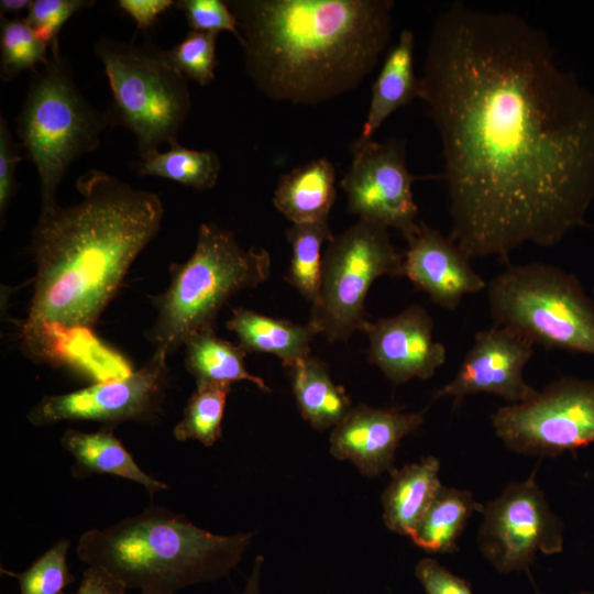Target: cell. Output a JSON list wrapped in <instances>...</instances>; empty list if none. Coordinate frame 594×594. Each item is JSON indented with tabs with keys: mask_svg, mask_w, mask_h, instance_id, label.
I'll return each mask as SVG.
<instances>
[{
	"mask_svg": "<svg viewBox=\"0 0 594 594\" xmlns=\"http://www.w3.org/2000/svg\"><path fill=\"white\" fill-rule=\"evenodd\" d=\"M420 80L439 132L449 238L472 260L552 246L594 198V94L546 34L455 2L437 18Z\"/></svg>",
	"mask_w": 594,
	"mask_h": 594,
	"instance_id": "cell-1",
	"label": "cell"
},
{
	"mask_svg": "<svg viewBox=\"0 0 594 594\" xmlns=\"http://www.w3.org/2000/svg\"><path fill=\"white\" fill-rule=\"evenodd\" d=\"M76 188L77 202L41 210L32 231L35 275L25 324L92 329L161 229L164 208L155 193L98 169L81 174Z\"/></svg>",
	"mask_w": 594,
	"mask_h": 594,
	"instance_id": "cell-2",
	"label": "cell"
},
{
	"mask_svg": "<svg viewBox=\"0 0 594 594\" xmlns=\"http://www.w3.org/2000/svg\"><path fill=\"white\" fill-rule=\"evenodd\" d=\"M226 2L248 76L275 101L314 106L355 89L391 38V0Z\"/></svg>",
	"mask_w": 594,
	"mask_h": 594,
	"instance_id": "cell-3",
	"label": "cell"
},
{
	"mask_svg": "<svg viewBox=\"0 0 594 594\" xmlns=\"http://www.w3.org/2000/svg\"><path fill=\"white\" fill-rule=\"evenodd\" d=\"M253 534L216 535L164 507L151 506L102 529H90L77 544L78 558L98 565L128 590L175 594L219 580L241 561Z\"/></svg>",
	"mask_w": 594,
	"mask_h": 594,
	"instance_id": "cell-4",
	"label": "cell"
},
{
	"mask_svg": "<svg viewBox=\"0 0 594 594\" xmlns=\"http://www.w3.org/2000/svg\"><path fill=\"white\" fill-rule=\"evenodd\" d=\"M271 263L265 249H243L232 232L201 223L193 254L170 266L167 288L153 300L156 317L145 338L154 353L168 358L190 336L215 329L223 305L265 282Z\"/></svg>",
	"mask_w": 594,
	"mask_h": 594,
	"instance_id": "cell-5",
	"label": "cell"
},
{
	"mask_svg": "<svg viewBox=\"0 0 594 594\" xmlns=\"http://www.w3.org/2000/svg\"><path fill=\"white\" fill-rule=\"evenodd\" d=\"M107 113L97 110L73 80L58 40L30 84L16 119V132L36 168L41 210L57 204L56 193L69 166L98 148Z\"/></svg>",
	"mask_w": 594,
	"mask_h": 594,
	"instance_id": "cell-6",
	"label": "cell"
},
{
	"mask_svg": "<svg viewBox=\"0 0 594 594\" xmlns=\"http://www.w3.org/2000/svg\"><path fill=\"white\" fill-rule=\"evenodd\" d=\"M112 94L106 111L110 125L135 138L141 160L177 143L191 101L187 78L169 62L166 51L151 41L141 45L101 36L95 43Z\"/></svg>",
	"mask_w": 594,
	"mask_h": 594,
	"instance_id": "cell-7",
	"label": "cell"
},
{
	"mask_svg": "<svg viewBox=\"0 0 594 594\" xmlns=\"http://www.w3.org/2000/svg\"><path fill=\"white\" fill-rule=\"evenodd\" d=\"M495 326L534 344L594 356V301L562 268L531 262L508 265L487 286Z\"/></svg>",
	"mask_w": 594,
	"mask_h": 594,
	"instance_id": "cell-8",
	"label": "cell"
},
{
	"mask_svg": "<svg viewBox=\"0 0 594 594\" xmlns=\"http://www.w3.org/2000/svg\"><path fill=\"white\" fill-rule=\"evenodd\" d=\"M381 276H404V252L388 229L359 220L328 242L308 322L329 342L348 341L367 322L365 299Z\"/></svg>",
	"mask_w": 594,
	"mask_h": 594,
	"instance_id": "cell-9",
	"label": "cell"
},
{
	"mask_svg": "<svg viewBox=\"0 0 594 594\" xmlns=\"http://www.w3.org/2000/svg\"><path fill=\"white\" fill-rule=\"evenodd\" d=\"M505 447L519 454L557 457L594 443V381L560 378L531 398L491 416Z\"/></svg>",
	"mask_w": 594,
	"mask_h": 594,
	"instance_id": "cell-10",
	"label": "cell"
},
{
	"mask_svg": "<svg viewBox=\"0 0 594 594\" xmlns=\"http://www.w3.org/2000/svg\"><path fill=\"white\" fill-rule=\"evenodd\" d=\"M477 546L499 573L528 570L538 552L557 554L564 544L563 522L530 477L508 484L483 509Z\"/></svg>",
	"mask_w": 594,
	"mask_h": 594,
	"instance_id": "cell-11",
	"label": "cell"
},
{
	"mask_svg": "<svg viewBox=\"0 0 594 594\" xmlns=\"http://www.w3.org/2000/svg\"><path fill=\"white\" fill-rule=\"evenodd\" d=\"M352 163L340 185L348 210L385 229H396L406 239L418 227V206L413 195V176L400 140H369L351 145Z\"/></svg>",
	"mask_w": 594,
	"mask_h": 594,
	"instance_id": "cell-12",
	"label": "cell"
},
{
	"mask_svg": "<svg viewBox=\"0 0 594 594\" xmlns=\"http://www.w3.org/2000/svg\"><path fill=\"white\" fill-rule=\"evenodd\" d=\"M168 383L167 358L154 353L130 375L66 394L46 395L29 411L33 426L61 421H97L114 426L123 421L145 422L161 410Z\"/></svg>",
	"mask_w": 594,
	"mask_h": 594,
	"instance_id": "cell-13",
	"label": "cell"
},
{
	"mask_svg": "<svg viewBox=\"0 0 594 594\" xmlns=\"http://www.w3.org/2000/svg\"><path fill=\"white\" fill-rule=\"evenodd\" d=\"M535 344L516 331L501 326L480 330L454 377L433 394L450 397L453 406L471 395L492 394L509 404L531 398L537 389L524 378V369Z\"/></svg>",
	"mask_w": 594,
	"mask_h": 594,
	"instance_id": "cell-14",
	"label": "cell"
},
{
	"mask_svg": "<svg viewBox=\"0 0 594 594\" xmlns=\"http://www.w3.org/2000/svg\"><path fill=\"white\" fill-rule=\"evenodd\" d=\"M367 356L395 385L413 378L427 380L446 362V346L433 339V320L414 304L396 316L369 321Z\"/></svg>",
	"mask_w": 594,
	"mask_h": 594,
	"instance_id": "cell-15",
	"label": "cell"
},
{
	"mask_svg": "<svg viewBox=\"0 0 594 594\" xmlns=\"http://www.w3.org/2000/svg\"><path fill=\"white\" fill-rule=\"evenodd\" d=\"M424 421V411L353 406L332 428L330 453L338 460L350 461L364 476H380L394 469L399 443Z\"/></svg>",
	"mask_w": 594,
	"mask_h": 594,
	"instance_id": "cell-16",
	"label": "cell"
},
{
	"mask_svg": "<svg viewBox=\"0 0 594 594\" xmlns=\"http://www.w3.org/2000/svg\"><path fill=\"white\" fill-rule=\"evenodd\" d=\"M406 241L404 276L437 306L454 310L464 296L487 287L471 258L440 231L419 222Z\"/></svg>",
	"mask_w": 594,
	"mask_h": 594,
	"instance_id": "cell-17",
	"label": "cell"
},
{
	"mask_svg": "<svg viewBox=\"0 0 594 594\" xmlns=\"http://www.w3.org/2000/svg\"><path fill=\"white\" fill-rule=\"evenodd\" d=\"M21 344L30 359L72 366L95 383L125 377L133 372L122 355L106 346L88 328L23 323Z\"/></svg>",
	"mask_w": 594,
	"mask_h": 594,
	"instance_id": "cell-18",
	"label": "cell"
},
{
	"mask_svg": "<svg viewBox=\"0 0 594 594\" xmlns=\"http://www.w3.org/2000/svg\"><path fill=\"white\" fill-rule=\"evenodd\" d=\"M414 53V33L403 30L374 81L369 111L355 143L372 140L392 113L419 98L420 80L415 73Z\"/></svg>",
	"mask_w": 594,
	"mask_h": 594,
	"instance_id": "cell-19",
	"label": "cell"
},
{
	"mask_svg": "<svg viewBox=\"0 0 594 594\" xmlns=\"http://www.w3.org/2000/svg\"><path fill=\"white\" fill-rule=\"evenodd\" d=\"M439 474L440 461L433 455L391 471L382 494L383 521L391 531L410 536L442 486Z\"/></svg>",
	"mask_w": 594,
	"mask_h": 594,
	"instance_id": "cell-20",
	"label": "cell"
},
{
	"mask_svg": "<svg viewBox=\"0 0 594 594\" xmlns=\"http://www.w3.org/2000/svg\"><path fill=\"white\" fill-rule=\"evenodd\" d=\"M336 196L334 166L321 157L284 174L273 204L293 224H309L329 219Z\"/></svg>",
	"mask_w": 594,
	"mask_h": 594,
	"instance_id": "cell-21",
	"label": "cell"
},
{
	"mask_svg": "<svg viewBox=\"0 0 594 594\" xmlns=\"http://www.w3.org/2000/svg\"><path fill=\"white\" fill-rule=\"evenodd\" d=\"M61 443L75 460L72 469L75 477L114 475L141 484L151 495L167 488L164 482L147 475L138 465L111 428L91 433L68 429L63 433Z\"/></svg>",
	"mask_w": 594,
	"mask_h": 594,
	"instance_id": "cell-22",
	"label": "cell"
},
{
	"mask_svg": "<svg viewBox=\"0 0 594 594\" xmlns=\"http://www.w3.org/2000/svg\"><path fill=\"white\" fill-rule=\"evenodd\" d=\"M226 327L249 353H270L279 358L284 367L310 355V344L318 334L311 323L268 317L248 308L232 310Z\"/></svg>",
	"mask_w": 594,
	"mask_h": 594,
	"instance_id": "cell-23",
	"label": "cell"
},
{
	"mask_svg": "<svg viewBox=\"0 0 594 594\" xmlns=\"http://www.w3.org/2000/svg\"><path fill=\"white\" fill-rule=\"evenodd\" d=\"M297 408L316 430L332 429L353 407L343 386L336 384L327 364L308 355L286 367Z\"/></svg>",
	"mask_w": 594,
	"mask_h": 594,
	"instance_id": "cell-24",
	"label": "cell"
},
{
	"mask_svg": "<svg viewBox=\"0 0 594 594\" xmlns=\"http://www.w3.org/2000/svg\"><path fill=\"white\" fill-rule=\"evenodd\" d=\"M184 346L186 369L196 386L249 381L262 392H271L263 378L246 370L248 352L239 343L218 337L215 329L190 336Z\"/></svg>",
	"mask_w": 594,
	"mask_h": 594,
	"instance_id": "cell-25",
	"label": "cell"
},
{
	"mask_svg": "<svg viewBox=\"0 0 594 594\" xmlns=\"http://www.w3.org/2000/svg\"><path fill=\"white\" fill-rule=\"evenodd\" d=\"M483 509L470 491L442 485L409 538L429 552H454L468 520Z\"/></svg>",
	"mask_w": 594,
	"mask_h": 594,
	"instance_id": "cell-26",
	"label": "cell"
},
{
	"mask_svg": "<svg viewBox=\"0 0 594 594\" xmlns=\"http://www.w3.org/2000/svg\"><path fill=\"white\" fill-rule=\"evenodd\" d=\"M220 160L210 150L197 151L178 142L165 152H157L141 160L136 173L168 179L196 190L211 189L220 174Z\"/></svg>",
	"mask_w": 594,
	"mask_h": 594,
	"instance_id": "cell-27",
	"label": "cell"
},
{
	"mask_svg": "<svg viewBox=\"0 0 594 594\" xmlns=\"http://www.w3.org/2000/svg\"><path fill=\"white\" fill-rule=\"evenodd\" d=\"M332 237L328 220L309 224H293L286 231L292 257L284 278L310 305L319 290L322 246Z\"/></svg>",
	"mask_w": 594,
	"mask_h": 594,
	"instance_id": "cell-28",
	"label": "cell"
},
{
	"mask_svg": "<svg viewBox=\"0 0 594 594\" xmlns=\"http://www.w3.org/2000/svg\"><path fill=\"white\" fill-rule=\"evenodd\" d=\"M230 391L231 384L196 386L184 408L183 418L174 427V438L213 446L221 438V424Z\"/></svg>",
	"mask_w": 594,
	"mask_h": 594,
	"instance_id": "cell-29",
	"label": "cell"
},
{
	"mask_svg": "<svg viewBox=\"0 0 594 594\" xmlns=\"http://www.w3.org/2000/svg\"><path fill=\"white\" fill-rule=\"evenodd\" d=\"M50 47L38 40L24 19L1 15L0 77L10 81L25 70H35L48 58Z\"/></svg>",
	"mask_w": 594,
	"mask_h": 594,
	"instance_id": "cell-30",
	"label": "cell"
},
{
	"mask_svg": "<svg viewBox=\"0 0 594 594\" xmlns=\"http://www.w3.org/2000/svg\"><path fill=\"white\" fill-rule=\"evenodd\" d=\"M69 544L68 539H61L26 570L13 573L1 569V572L16 579L20 594H61L75 580L67 565Z\"/></svg>",
	"mask_w": 594,
	"mask_h": 594,
	"instance_id": "cell-31",
	"label": "cell"
},
{
	"mask_svg": "<svg viewBox=\"0 0 594 594\" xmlns=\"http://www.w3.org/2000/svg\"><path fill=\"white\" fill-rule=\"evenodd\" d=\"M218 34L190 31L170 50L166 51L172 65L187 79L201 86L215 78L217 67Z\"/></svg>",
	"mask_w": 594,
	"mask_h": 594,
	"instance_id": "cell-32",
	"label": "cell"
},
{
	"mask_svg": "<svg viewBox=\"0 0 594 594\" xmlns=\"http://www.w3.org/2000/svg\"><path fill=\"white\" fill-rule=\"evenodd\" d=\"M94 3L95 1L88 0H35L23 19L36 37L51 46L58 40L63 25L74 14Z\"/></svg>",
	"mask_w": 594,
	"mask_h": 594,
	"instance_id": "cell-33",
	"label": "cell"
},
{
	"mask_svg": "<svg viewBox=\"0 0 594 594\" xmlns=\"http://www.w3.org/2000/svg\"><path fill=\"white\" fill-rule=\"evenodd\" d=\"M176 7L184 12L191 31L213 34L227 31L240 41L238 21L226 1L180 0Z\"/></svg>",
	"mask_w": 594,
	"mask_h": 594,
	"instance_id": "cell-34",
	"label": "cell"
},
{
	"mask_svg": "<svg viewBox=\"0 0 594 594\" xmlns=\"http://www.w3.org/2000/svg\"><path fill=\"white\" fill-rule=\"evenodd\" d=\"M415 576L426 594H473L465 579L453 574L433 558L419 560Z\"/></svg>",
	"mask_w": 594,
	"mask_h": 594,
	"instance_id": "cell-35",
	"label": "cell"
},
{
	"mask_svg": "<svg viewBox=\"0 0 594 594\" xmlns=\"http://www.w3.org/2000/svg\"><path fill=\"white\" fill-rule=\"evenodd\" d=\"M22 160L3 116L0 118V216L3 218L15 191V169Z\"/></svg>",
	"mask_w": 594,
	"mask_h": 594,
	"instance_id": "cell-36",
	"label": "cell"
},
{
	"mask_svg": "<svg viewBox=\"0 0 594 594\" xmlns=\"http://www.w3.org/2000/svg\"><path fill=\"white\" fill-rule=\"evenodd\" d=\"M127 591V586L103 568L88 565L73 594H125Z\"/></svg>",
	"mask_w": 594,
	"mask_h": 594,
	"instance_id": "cell-37",
	"label": "cell"
},
{
	"mask_svg": "<svg viewBox=\"0 0 594 594\" xmlns=\"http://www.w3.org/2000/svg\"><path fill=\"white\" fill-rule=\"evenodd\" d=\"M175 3L170 0H120L118 7L135 22L138 30H145Z\"/></svg>",
	"mask_w": 594,
	"mask_h": 594,
	"instance_id": "cell-38",
	"label": "cell"
},
{
	"mask_svg": "<svg viewBox=\"0 0 594 594\" xmlns=\"http://www.w3.org/2000/svg\"><path fill=\"white\" fill-rule=\"evenodd\" d=\"M264 558L257 556L254 560L252 570L245 582L244 588L240 594H263L261 588V576L263 571Z\"/></svg>",
	"mask_w": 594,
	"mask_h": 594,
	"instance_id": "cell-39",
	"label": "cell"
},
{
	"mask_svg": "<svg viewBox=\"0 0 594 594\" xmlns=\"http://www.w3.org/2000/svg\"><path fill=\"white\" fill-rule=\"evenodd\" d=\"M31 4H32V1L30 0H1L0 1L1 15H4L6 13L18 14L24 9L29 10Z\"/></svg>",
	"mask_w": 594,
	"mask_h": 594,
	"instance_id": "cell-40",
	"label": "cell"
},
{
	"mask_svg": "<svg viewBox=\"0 0 594 594\" xmlns=\"http://www.w3.org/2000/svg\"><path fill=\"white\" fill-rule=\"evenodd\" d=\"M532 594H542L540 592H535ZM573 594H594V592H588V591H580V592H575Z\"/></svg>",
	"mask_w": 594,
	"mask_h": 594,
	"instance_id": "cell-41",
	"label": "cell"
},
{
	"mask_svg": "<svg viewBox=\"0 0 594 594\" xmlns=\"http://www.w3.org/2000/svg\"><path fill=\"white\" fill-rule=\"evenodd\" d=\"M140 594H160V593H156V592H148V591H144V592H141Z\"/></svg>",
	"mask_w": 594,
	"mask_h": 594,
	"instance_id": "cell-42",
	"label": "cell"
},
{
	"mask_svg": "<svg viewBox=\"0 0 594 594\" xmlns=\"http://www.w3.org/2000/svg\"><path fill=\"white\" fill-rule=\"evenodd\" d=\"M594 292V290H593Z\"/></svg>",
	"mask_w": 594,
	"mask_h": 594,
	"instance_id": "cell-43",
	"label": "cell"
}]
</instances>
